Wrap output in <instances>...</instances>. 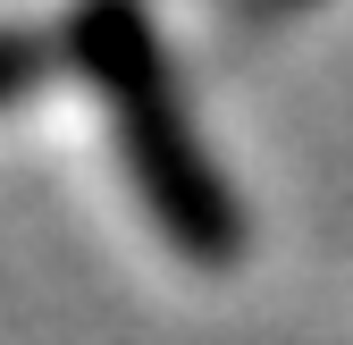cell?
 I'll return each instance as SVG.
<instances>
[{
  "label": "cell",
  "instance_id": "cell-1",
  "mask_svg": "<svg viewBox=\"0 0 353 345\" xmlns=\"http://www.w3.org/2000/svg\"><path fill=\"white\" fill-rule=\"evenodd\" d=\"M76 51L93 68V84L110 93L118 126H126V160L152 194V210L176 228V236H219L228 228V202H219V177L202 168L194 135H185V110L168 93V68H160V42L143 26L135 0H84L76 17Z\"/></svg>",
  "mask_w": 353,
  "mask_h": 345
},
{
  "label": "cell",
  "instance_id": "cell-2",
  "mask_svg": "<svg viewBox=\"0 0 353 345\" xmlns=\"http://www.w3.org/2000/svg\"><path fill=\"white\" fill-rule=\"evenodd\" d=\"M42 68H51V59H42V42H34V34H0V101L26 93Z\"/></svg>",
  "mask_w": 353,
  "mask_h": 345
}]
</instances>
